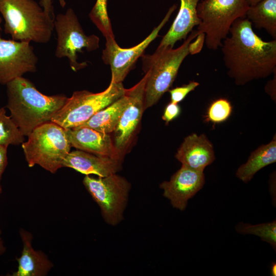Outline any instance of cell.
<instances>
[{"label":"cell","mask_w":276,"mask_h":276,"mask_svg":"<svg viewBox=\"0 0 276 276\" xmlns=\"http://www.w3.org/2000/svg\"><path fill=\"white\" fill-rule=\"evenodd\" d=\"M220 47L227 75L237 85L276 72V39L263 40L245 17L234 21Z\"/></svg>","instance_id":"6da1fadb"},{"label":"cell","mask_w":276,"mask_h":276,"mask_svg":"<svg viewBox=\"0 0 276 276\" xmlns=\"http://www.w3.org/2000/svg\"><path fill=\"white\" fill-rule=\"evenodd\" d=\"M6 85V107L25 136L38 126L51 122L67 98L63 95H45L31 81L22 77L14 79Z\"/></svg>","instance_id":"7a4b0ae2"},{"label":"cell","mask_w":276,"mask_h":276,"mask_svg":"<svg viewBox=\"0 0 276 276\" xmlns=\"http://www.w3.org/2000/svg\"><path fill=\"white\" fill-rule=\"evenodd\" d=\"M4 32L16 41L46 43L52 37L54 19L34 0H0Z\"/></svg>","instance_id":"3957f363"},{"label":"cell","mask_w":276,"mask_h":276,"mask_svg":"<svg viewBox=\"0 0 276 276\" xmlns=\"http://www.w3.org/2000/svg\"><path fill=\"white\" fill-rule=\"evenodd\" d=\"M198 33L192 30L177 48L158 46L152 55H142L143 68L148 74L145 87L144 109L157 102L170 89L181 64L189 54V45Z\"/></svg>","instance_id":"277c9868"},{"label":"cell","mask_w":276,"mask_h":276,"mask_svg":"<svg viewBox=\"0 0 276 276\" xmlns=\"http://www.w3.org/2000/svg\"><path fill=\"white\" fill-rule=\"evenodd\" d=\"M21 147L29 167L38 165L52 173L62 167L71 145L65 130L49 122L35 128Z\"/></svg>","instance_id":"5b68a950"},{"label":"cell","mask_w":276,"mask_h":276,"mask_svg":"<svg viewBox=\"0 0 276 276\" xmlns=\"http://www.w3.org/2000/svg\"><path fill=\"white\" fill-rule=\"evenodd\" d=\"M246 0H201L197 7V33L205 35L208 49L216 50L229 34L233 24L245 17L249 8Z\"/></svg>","instance_id":"8992f818"},{"label":"cell","mask_w":276,"mask_h":276,"mask_svg":"<svg viewBox=\"0 0 276 276\" xmlns=\"http://www.w3.org/2000/svg\"><path fill=\"white\" fill-rule=\"evenodd\" d=\"M126 91L122 82H110L104 91L93 93L87 90L74 92L51 120L65 129L77 127L98 111L123 96Z\"/></svg>","instance_id":"52a82bcc"},{"label":"cell","mask_w":276,"mask_h":276,"mask_svg":"<svg viewBox=\"0 0 276 276\" xmlns=\"http://www.w3.org/2000/svg\"><path fill=\"white\" fill-rule=\"evenodd\" d=\"M54 29L57 36L56 57L67 58L71 69L75 72L85 67L87 65L86 62L77 61V53L84 49L87 52L97 50L99 47V37L94 34L87 35L84 33L72 8L55 16Z\"/></svg>","instance_id":"ba28073f"},{"label":"cell","mask_w":276,"mask_h":276,"mask_svg":"<svg viewBox=\"0 0 276 276\" xmlns=\"http://www.w3.org/2000/svg\"><path fill=\"white\" fill-rule=\"evenodd\" d=\"M83 183L107 224L114 226L122 221L130 190L125 178L116 173L98 178L86 175Z\"/></svg>","instance_id":"9c48e42d"},{"label":"cell","mask_w":276,"mask_h":276,"mask_svg":"<svg viewBox=\"0 0 276 276\" xmlns=\"http://www.w3.org/2000/svg\"><path fill=\"white\" fill-rule=\"evenodd\" d=\"M176 7V5L171 6L160 24L143 41L133 47L123 49L118 44L114 38H105V47L103 50L102 58L105 64L110 66L111 82H122L134 67L138 58L142 56L148 46L158 36L160 30L169 20Z\"/></svg>","instance_id":"30bf717a"},{"label":"cell","mask_w":276,"mask_h":276,"mask_svg":"<svg viewBox=\"0 0 276 276\" xmlns=\"http://www.w3.org/2000/svg\"><path fill=\"white\" fill-rule=\"evenodd\" d=\"M0 30V84L6 85L27 73L36 71L38 58L30 42L7 40Z\"/></svg>","instance_id":"8fae6325"},{"label":"cell","mask_w":276,"mask_h":276,"mask_svg":"<svg viewBox=\"0 0 276 276\" xmlns=\"http://www.w3.org/2000/svg\"><path fill=\"white\" fill-rule=\"evenodd\" d=\"M147 76L146 73L136 85L126 89L129 101L114 131V145L121 155L129 144L144 110L145 87Z\"/></svg>","instance_id":"7c38bea8"},{"label":"cell","mask_w":276,"mask_h":276,"mask_svg":"<svg viewBox=\"0 0 276 276\" xmlns=\"http://www.w3.org/2000/svg\"><path fill=\"white\" fill-rule=\"evenodd\" d=\"M205 177L203 171L195 170L182 165L170 180L160 184L163 196L168 199L174 208L184 211L188 200L203 187Z\"/></svg>","instance_id":"4fadbf2b"},{"label":"cell","mask_w":276,"mask_h":276,"mask_svg":"<svg viewBox=\"0 0 276 276\" xmlns=\"http://www.w3.org/2000/svg\"><path fill=\"white\" fill-rule=\"evenodd\" d=\"M65 130L72 147L97 155L120 160L121 155L116 150L109 133L87 127Z\"/></svg>","instance_id":"5bb4252c"},{"label":"cell","mask_w":276,"mask_h":276,"mask_svg":"<svg viewBox=\"0 0 276 276\" xmlns=\"http://www.w3.org/2000/svg\"><path fill=\"white\" fill-rule=\"evenodd\" d=\"M182 165L203 171L215 159L213 146L204 134L192 133L184 139L175 154Z\"/></svg>","instance_id":"9a60e30c"},{"label":"cell","mask_w":276,"mask_h":276,"mask_svg":"<svg viewBox=\"0 0 276 276\" xmlns=\"http://www.w3.org/2000/svg\"><path fill=\"white\" fill-rule=\"evenodd\" d=\"M62 167L72 168L86 175L105 177L116 173L121 169V163L116 159L77 150L68 153Z\"/></svg>","instance_id":"2e32d148"},{"label":"cell","mask_w":276,"mask_h":276,"mask_svg":"<svg viewBox=\"0 0 276 276\" xmlns=\"http://www.w3.org/2000/svg\"><path fill=\"white\" fill-rule=\"evenodd\" d=\"M23 248L20 257L16 258L18 268L12 276H44L53 267L52 262L40 250L32 246V235L23 229L20 231Z\"/></svg>","instance_id":"e0dca14e"},{"label":"cell","mask_w":276,"mask_h":276,"mask_svg":"<svg viewBox=\"0 0 276 276\" xmlns=\"http://www.w3.org/2000/svg\"><path fill=\"white\" fill-rule=\"evenodd\" d=\"M201 0H180L177 14L159 47H173L176 42L186 39L195 26L199 24L197 7Z\"/></svg>","instance_id":"ac0fdd59"},{"label":"cell","mask_w":276,"mask_h":276,"mask_svg":"<svg viewBox=\"0 0 276 276\" xmlns=\"http://www.w3.org/2000/svg\"><path fill=\"white\" fill-rule=\"evenodd\" d=\"M129 101L126 93L114 102L100 110L78 127H87L109 133L114 131L120 118Z\"/></svg>","instance_id":"d6986e66"},{"label":"cell","mask_w":276,"mask_h":276,"mask_svg":"<svg viewBox=\"0 0 276 276\" xmlns=\"http://www.w3.org/2000/svg\"><path fill=\"white\" fill-rule=\"evenodd\" d=\"M275 162L276 139L274 135L269 143L260 146L250 153L247 161L238 169L236 175L247 183L260 170Z\"/></svg>","instance_id":"ffe728a7"},{"label":"cell","mask_w":276,"mask_h":276,"mask_svg":"<svg viewBox=\"0 0 276 276\" xmlns=\"http://www.w3.org/2000/svg\"><path fill=\"white\" fill-rule=\"evenodd\" d=\"M245 17L252 26L265 30L276 39V0H262L249 6Z\"/></svg>","instance_id":"44dd1931"},{"label":"cell","mask_w":276,"mask_h":276,"mask_svg":"<svg viewBox=\"0 0 276 276\" xmlns=\"http://www.w3.org/2000/svg\"><path fill=\"white\" fill-rule=\"evenodd\" d=\"M25 141V136L4 107L0 108V145H18Z\"/></svg>","instance_id":"7402d4cb"},{"label":"cell","mask_w":276,"mask_h":276,"mask_svg":"<svg viewBox=\"0 0 276 276\" xmlns=\"http://www.w3.org/2000/svg\"><path fill=\"white\" fill-rule=\"evenodd\" d=\"M236 231L242 234H252L261 238L276 249V221L252 225L240 222L236 226Z\"/></svg>","instance_id":"603a6c76"},{"label":"cell","mask_w":276,"mask_h":276,"mask_svg":"<svg viewBox=\"0 0 276 276\" xmlns=\"http://www.w3.org/2000/svg\"><path fill=\"white\" fill-rule=\"evenodd\" d=\"M107 0H96L89 13V17L106 38H114L111 24L108 15Z\"/></svg>","instance_id":"cb8c5ba5"},{"label":"cell","mask_w":276,"mask_h":276,"mask_svg":"<svg viewBox=\"0 0 276 276\" xmlns=\"http://www.w3.org/2000/svg\"><path fill=\"white\" fill-rule=\"evenodd\" d=\"M232 106L225 98H219L214 101L208 109L205 120L213 123L225 121L231 116Z\"/></svg>","instance_id":"d4e9b609"},{"label":"cell","mask_w":276,"mask_h":276,"mask_svg":"<svg viewBox=\"0 0 276 276\" xmlns=\"http://www.w3.org/2000/svg\"><path fill=\"white\" fill-rule=\"evenodd\" d=\"M199 85L198 82L192 81L187 84L169 89L168 91L170 94L171 102L178 104Z\"/></svg>","instance_id":"484cf974"},{"label":"cell","mask_w":276,"mask_h":276,"mask_svg":"<svg viewBox=\"0 0 276 276\" xmlns=\"http://www.w3.org/2000/svg\"><path fill=\"white\" fill-rule=\"evenodd\" d=\"M180 113V108L177 103L170 102L166 107L162 119L167 124L176 118Z\"/></svg>","instance_id":"4316f807"},{"label":"cell","mask_w":276,"mask_h":276,"mask_svg":"<svg viewBox=\"0 0 276 276\" xmlns=\"http://www.w3.org/2000/svg\"><path fill=\"white\" fill-rule=\"evenodd\" d=\"M205 43V35L203 33H199L195 38L193 40L189 45V54L193 55L199 53Z\"/></svg>","instance_id":"83f0119b"},{"label":"cell","mask_w":276,"mask_h":276,"mask_svg":"<svg viewBox=\"0 0 276 276\" xmlns=\"http://www.w3.org/2000/svg\"><path fill=\"white\" fill-rule=\"evenodd\" d=\"M61 7L64 8L66 5L65 0H58ZM39 4L42 7L44 12L54 20V14L53 0H40Z\"/></svg>","instance_id":"f1b7e54d"},{"label":"cell","mask_w":276,"mask_h":276,"mask_svg":"<svg viewBox=\"0 0 276 276\" xmlns=\"http://www.w3.org/2000/svg\"><path fill=\"white\" fill-rule=\"evenodd\" d=\"M7 146L0 145V195L2 193L1 181L2 175L8 164Z\"/></svg>","instance_id":"f546056e"},{"label":"cell","mask_w":276,"mask_h":276,"mask_svg":"<svg viewBox=\"0 0 276 276\" xmlns=\"http://www.w3.org/2000/svg\"><path fill=\"white\" fill-rule=\"evenodd\" d=\"M275 75L276 72L274 73L273 78L268 81L265 87V91L274 100H275Z\"/></svg>","instance_id":"4dcf8cb0"},{"label":"cell","mask_w":276,"mask_h":276,"mask_svg":"<svg viewBox=\"0 0 276 276\" xmlns=\"http://www.w3.org/2000/svg\"><path fill=\"white\" fill-rule=\"evenodd\" d=\"M2 230L0 228V256L5 253L6 250V248L4 244V242L1 238Z\"/></svg>","instance_id":"1f68e13d"},{"label":"cell","mask_w":276,"mask_h":276,"mask_svg":"<svg viewBox=\"0 0 276 276\" xmlns=\"http://www.w3.org/2000/svg\"><path fill=\"white\" fill-rule=\"evenodd\" d=\"M271 275L272 276L276 275V264L274 262L272 263L271 267Z\"/></svg>","instance_id":"d6a6232c"},{"label":"cell","mask_w":276,"mask_h":276,"mask_svg":"<svg viewBox=\"0 0 276 276\" xmlns=\"http://www.w3.org/2000/svg\"><path fill=\"white\" fill-rule=\"evenodd\" d=\"M246 1H247L249 6H252L256 4L257 3H258V2H259L260 1L262 0H246Z\"/></svg>","instance_id":"836d02e7"},{"label":"cell","mask_w":276,"mask_h":276,"mask_svg":"<svg viewBox=\"0 0 276 276\" xmlns=\"http://www.w3.org/2000/svg\"><path fill=\"white\" fill-rule=\"evenodd\" d=\"M2 22V18L1 17V16H0V30L2 31V27H1V23Z\"/></svg>","instance_id":"e575fe53"}]
</instances>
